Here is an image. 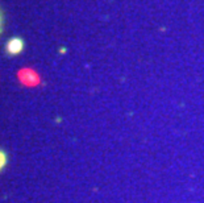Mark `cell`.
Returning <instances> with one entry per match:
<instances>
[{
	"label": "cell",
	"instance_id": "obj_1",
	"mask_svg": "<svg viewBox=\"0 0 204 203\" xmlns=\"http://www.w3.org/2000/svg\"><path fill=\"white\" fill-rule=\"evenodd\" d=\"M22 48H24V44H22V40L20 38H12L7 44V52L12 55L19 54L22 50Z\"/></svg>",
	"mask_w": 204,
	"mask_h": 203
},
{
	"label": "cell",
	"instance_id": "obj_2",
	"mask_svg": "<svg viewBox=\"0 0 204 203\" xmlns=\"http://www.w3.org/2000/svg\"><path fill=\"white\" fill-rule=\"evenodd\" d=\"M5 164H7V154L3 150H0V170L4 169Z\"/></svg>",
	"mask_w": 204,
	"mask_h": 203
},
{
	"label": "cell",
	"instance_id": "obj_3",
	"mask_svg": "<svg viewBox=\"0 0 204 203\" xmlns=\"http://www.w3.org/2000/svg\"><path fill=\"white\" fill-rule=\"evenodd\" d=\"M0 28H2V15H0Z\"/></svg>",
	"mask_w": 204,
	"mask_h": 203
}]
</instances>
